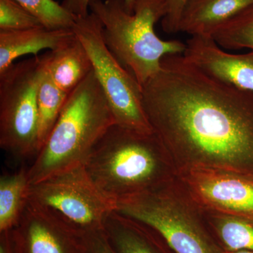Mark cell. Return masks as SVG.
<instances>
[{"instance_id": "obj_19", "label": "cell", "mask_w": 253, "mask_h": 253, "mask_svg": "<svg viewBox=\"0 0 253 253\" xmlns=\"http://www.w3.org/2000/svg\"><path fill=\"white\" fill-rule=\"evenodd\" d=\"M211 37L224 49L253 51V4L221 25Z\"/></svg>"}, {"instance_id": "obj_26", "label": "cell", "mask_w": 253, "mask_h": 253, "mask_svg": "<svg viewBox=\"0 0 253 253\" xmlns=\"http://www.w3.org/2000/svg\"><path fill=\"white\" fill-rule=\"evenodd\" d=\"M223 253H253V251H223Z\"/></svg>"}, {"instance_id": "obj_22", "label": "cell", "mask_w": 253, "mask_h": 253, "mask_svg": "<svg viewBox=\"0 0 253 253\" xmlns=\"http://www.w3.org/2000/svg\"><path fill=\"white\" fill-rule=\"evenodd\" d=\"M165 15L161 20L163 31L168 34L179 32L183 11L190 0H162Z\"/></svg>"}, {"instance_id": "obj_6", "label": "cell", "mask_w": 253, "mask_h": 253, "mask_svg": "<svg viewBox=\"0 0 253 253\" xmlns=\"http://www.w3.org/2000/svg\"><path fill=\"white\" fill-rule=\"evenodd\" d=\"M28 204L83 236L103 229L105 219L116 208V203L95 185L84 164L31 184Z\"/></svg>"}, {"instance_id": "obj_18", "label": "cell", "mask_w": 253, "mask_h": 253, "mask_svg": "<svg viewBox=\"0 0 253 253\" xmlns=\"http://www.w3.org/2000/svg\"><path fill=\"white\" fill-rule=\"evenodd\" d=\"M68 95L55 84L44 66L38 92L39 151L54 127Z\"/></svg>"}, {"instance_id": "obj_8", "label": "cell", "mask_w": 253, "mask_h": 253, "mask_svg": "<svg viewBox=\"0 0 253 253\" xmlns=\"http://www.w3.org/2000/svg\"><path fill=\"white\" fill-rule=\"evenodd\" d=\"M73 30L89 54L116 124L134 130L154 131L143 108L141 86L106 46L98 18L92 13L76 17Z\"/></svg>"}, {"instance_id": "obj_3", "label": "cell", "mask_w": 253, "mask_h": 253, "mask_svg": "<svg viewBox=\"0 0 253 253\" xmlns=\"http://www.w3.org/2000/svg\"><path fill=\"white\" fill-rule=\"evenodd\" d=\"M114 124L112 111L92 71L68 95L54 127L28 168L30 184L84 164Z\"/></svg>"}, {"instance_id": "obj_5", "label": "cell", "mask_w": 253, "mask_h": 253, "mask_svg": "<svg viewBox=\"0 0 253 253\" xmlns=\"http://www.w3.org/2000/svg\"><path fill=\"white\" fill-rule=\"evenodd\" d=\"M116 211L154 229L174 253H223L204 211L176 177L151 191L119 200Z\"/></svg>"}, {"instance_id": "obj_13", "label": "cell", "mask_w": 253, "mask_h": 253, "mask_svg": "<svg viewBox=\"0 0 253 253\" xmlns=\"http://www.w3.org/2000/svg\"><path fill=\"white\" fill-rule=\"evenodd\" d=\"M73 30H51L40 26L22 31H0V74L27 54L38 56L43 49H56L74 36Z\"/></svg>"}, {"instance_id": "obj_2", "label": "cell", "mask_w": 253, "mask_h": 253, "mask_svg": "<svg viewBox=\"0 0 253 253\" xmlns=\"http://www.w3.org/2000/svg\"><path fill=\"white\" fill-rule=\"evenodd\" d=\"M95 185L109 199L119 200L156 189L176 177V169L154 131L113 125L84 163Z\"/></svg>"}, {"instance_id": "obj_9", "label": "cell", "mask_w": 253, "mask_h": 253, "mask_svg": "<svg viewBox=\"0 0 253 253\" xmlns=\"http://www.w3.org/2000/svg\"><path fill=\"white\" fill-rule=\"evenodd\" d=\"M176 178L204 211L253 217V176L196 168L178 171Z\"/></svg>"}, {"instance_id": "obj_4", "label": "cell", "mask_w": 253, "mask_h": 253, "mask_svg": "<svg viewBox=\"0 0 253 253\" xmlns=\"http://www.w3.org/2000/svg\"><path fill=\"white\" fill-rule=\"evenodd\" d=\"M89 10L102 25L106 46L141 86L158 72L165 56L185 51L182 42L163 41L155 32L165 15L162 0H136L133 14L125 0H90Z\"/></svg>"}, {"instance_id": "obj_21", "label": "cell", "mask_w": 253, "mask_h": 253, "mask_svg": "<svg viewBox=\"0 0 253 253\" xmlns=\"http://www.w3.org/2000/svg\"><path fill=\"white\" fill-rule=\"evenodd\" d=\"M42 26L39 20L15 0H0V31H22Z\"/></svg>"}, {"instance_id": "obj_16", "label": "cell", "mask_w": 253, "mask_h": 253, "mask_svg": "<svg viewBox=\"0 0 253 253\" xmlns=\"http://www.w3.org/2000/svg\"><path fill=\"white\" fill-rule=\"evenodd\" d=\"M203 211L210 230L223 251H253V217Z\"/></svg>"}, {"instance_id": "obj_12", "label": "cell", "mask_w": 253, "mask_h": 253, "mask_svg": "<svg viewBox=\"0 0 253 253\" xmlns=\"http://www.w3.org/2000/svg\"><path fill=\"white\" fill-rule=\"evenodd\" d=\"M41 56L55 84L68 94L93 71L89 54L76 34Z\"/></svg>"}, {"instance_id": "obj_23", "label": "cell", "mask_w": 253, "mask_h": 253, "mask_svg": "<svg viewBox=\"0 0 253 253\" xmlns=\"http://www.w3.org/2000/svg\"><path fill=\"white\" fill-rule=\"evenodd\" d=\"M84 253H117L110 244L104 229L83 236Z\"/></svg>"}, {"instance_id": "obj_15", "label": "cell", "mask_w": 253, "mask_h": 253, "mask_svg": "<svg viewBox=\"0 0 253 253\" xmlns=\"http://www.w3.org/2000/svg\"><path fill=\"white\" fill-rule=\"evenodd\" d=\"M103 229L117 253H165L157 232L117 211L107 216Z\"/></svg>"}, {"instance_id": "obj_24", "label": "cell", "mask_w": 253, "mask_h": 253, "mask_svg": "<svg viewBox=\"0 0 253 253\" xmlns=\"http://www.w3.org/2000/svg\"><path fill=\"white\" fill-rule=\"evenodd\" d=\"M89 1L90 0H63L61 4L76 17H84L89 14ZM125 2L128 12L133 14L136 0H125Z\"/></svg>"}, {"instance_id": "obj_11", "label": "cell", "mask_w": 253, "mask_h": 253, "mask_svg": "<svg viewBox=\"0 0 253 253\" xmlns=\"http://www.w3.org/2000/svg\"><path fill=\"white\" fill-rule=\"evenodd\" d=\"M184 56L209 76L253 92V51L232 54L223 49L212 37L191 36Z\"/></svg>"}, {"instance_id": "obj_14", "label": "cell", "mask_w": 253, "mask_h": 253, "mask_svg": "<svg viewBox=\"0 0 253 253\" xmlns=\"http://www.w3.org/2000/svg\"><path fill=\"white\" fill-rule=\"evenodd\" d=\"M253 0H190L181 16L179 32L191 36H211Z\"/></svg>"}, {"instance_id": "obj_25", "label": "cell", "mask_w": 253, "mask_h": 253, "mask_svg": "<svg viewBox=\"0 0 253 253\" xmlns=\"http://www.w3.org/2000/svg\"><path fill=\"white\" fill-rule=\"evenodd\" d=\"M0 253H15L9 231L0 232Z\"/></svg>"}, {"instance_id": "obj_20", "label": "cell", "mask_w": 253, "mask_h": 253, "mask_svg": "<svg viewBox=\"0 0 253 253\" xmlns=\"http://www.w3.org/2000/svg\"><path fill=\"white\" fill-rule=\"evenodd\" d=\"M51 30H73L76 16L54 0H15Z\"/></svg>"}, {"instance_id": "obj_7", "label": "cell", "mask_w": 253, "mask_h": 253, "mask_svg": "<svg viewBox=\"0 0 253 253\" xmlns=\"http://www.w3.org/2000/svg\"><path fill=\"white\" fill-rule=\"evenodd\" d=\"M44 65L34 56L0 74V146L18 158L39 151L38 92Z\"/></svg>"}, {"instance_id": "obj_1", "label": "cell", "mask_w": 253, "mask_h": 253, "mask_svg": "<svg viewBox=\"0 0 253 253\" xmlns=\"http://www.w3.org/2000/svg\"><path fill=\"white\" fill-rule=\"evenodd\" d=\"M145 114L176 172L215 168L253 176V92L166 55L141 86Z\"/></svg>"}, {"instance_id": "obj_10", "label": "cell", "mask_w": 253, "mask_h": 253, "mask_svg": "<svg viewBox=\"0 0 253 253\" xmlns=\"http://www.w3.org/2000/svg\"><path fill=\"white\" fill-rule=\"evenodd\" d=\"M9 231L15 253H84L83 236L29 204Z\"/></svg>"}, {"instance_id": "obj_17", "label": "cell", "mask_w": 253, "mask_h": 253, "mask_svg": "<svg viewBox=\"0 0 253 253\" xmlns=\"http://www.w3.org/2000/svg\"><path fill=\"white\" fill-rule=\"evenodd\" d=\"M28 168L0 178V232L17 224L28 204L30 187Z\"/></svg>"}]
</instances>
